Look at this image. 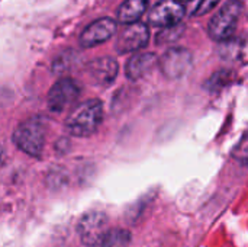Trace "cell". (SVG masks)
Listing matches in <instances>:
<instances>
[{
	"label": "cell",
	"instance_id": "cell-6",
	"mask_svg": "<svg viewBox=\"0 0 248 247\" xmlns=\"http://www.w3.org/2000/svg\"><path fill=\"white\" fill-rule=\"evenodd\" d=\"M80 92L81 87L76 80L70 77L60 79L48 92V108L52 112H62L77 100Z\"/></svg>",
	"mask_w": 248,
	"mask_h": 247
},
{
	"label": "cell",
	"instance_id": "cell-18",
	"mask_svg": "<svg viewBox=\"0 0 248 247\" xmlns=\"http://www.w3.org/2000/svg\"><path fill=\"white\" fill-rule=\"evenodd\" d=\"M3 159H4V151H3V147L0 146V167L3 165Z\"/></svg>",
	"mask_w": 248,
	"mask_h": 247
},
{
	"label": "cell",
	"instance_id": "cell-10",
	"mask_svg": "<svg viewBox=\"0 0 248 247\" xmlns=\"http://www.w3.org/2000/svg\"><path fill=\"white\" fill-rule=\"evenodd\" d=\"M118 70H119V67H118L116 60H113L110 57L96 58V60L90 61L86 67L89 79L94 84H100V86L110 84L116 79Z\"/></svg>",
	"mask_w": 248,
	"mask_h": 247
},
{
	"label": "cell",
	"instance_id": "cell-12",
	"mask_svg": "<svg viewBox=\"0 0 248 247\" xmlns=\"http://www.w3.org/2000/svg\"><path fill=\"white\" fill-rule=\"evenodd\" d=\"M147 7L148 0H125L118 10V19L125 25L138 22V19L147 12Z\"/></svg>",
	"mask_w": 248,
	"mask_h": 247
},
{
	"label": "cell",
	"instance_id": "cell-15",
	"mask_svg": "<svg viewBox=\"0 0 248 247\" xmlns=\"http://www.w3.org/2000/svg\"><path fill=\"white\" fill-rule=\"evenodd\" d=\"M182 32H183V26H182V25H174V26L164 28V29L157 35V44H158V45H163V44L174 42L176 39L180 38Z\"/></svg>",
	"mask_w": 248,
	"mask_h": 247
},
{
	"label": "cell",
	"instance_id": "cell-7",
	"mask_svg": "<svg viewBox=\"0 0 248 247\" xmlns=\"http://www.w3.org/2000/svg\"><path fill=\"white\" fill-rule=\"evenodd\" d=\"M148 39H150V31L145 23L142 22L128 23L118 35L116 49L121 54L135 52L144 48L148 44Z\"/></svg>",
	"mask_w": 248,
	"mask_h": 247
},
{
	"label": "cell",
	"instance_id": "cell-5",
	"mask_svg": "<svg viewBox=\"0 0 248 247\" xmlns=\"http://www.w3.org/2000/svg\"><path fill=\"white\" fill-rule=\"evenodd\" d=\"M78 234L83 245L96 247L109 231V220L105 213L93 211L81 217L78 221Z\"/></svg>",
	"mask_w": 248,
	"mask_h": 247
},
{
	"label": "cell",
	"instance_id": "cell-2",
	"mask_svg": "<svg viewBox=\"0 0 248 247\" xmlns=\"http://www.w3.org/2000/svg\"><path fill=\"white\" fill-rule=\"evenodd\" d=\"M13 143L23 153L39 157L45 146V124L41 118L33 116L20 122L13 132Z\"/></svg>",
	"mask_w": 248,
	"mask_h": 247
},
{
	"label": "cell",
	"instance_id": "cell-4",
	"mask_svg": "<svg viewBox=\"0 0 248 247\" xmlns=\"http://www.w3.org/2000/svg\"><path fill=\"white\" fill-rule=\"evenodd\" d=\"M158 64L166 77L182 79L190 71L193 66V55L187 48L174 47L163 54V57L158 60Z\"/></svg>",
	"mask_w": 248,
	"mask_h": 247
},
{
	"label": "cell",
	"instance_id": "cell-14",
	"mask_svg": "<svg viewBox=\"0 0 248 247\" xmlns=\"http://www.w3.org/2000/svg\"><path fill=\"white\" fill-rule=\"evenodd\" d=\"M131 242V236L125 230H109L103 240L96 247H126Z\"/></svg>",
	"mask_w": 248,
	"mask_h": 247
},
{
	"label": "cell",
	"instance_id": "cell-9",
	"mask_svg": "<svg viewBox=\"0 0 248 247\" xmlns=\"http://www.w3.org/2000/svg\"><path fill=\"white\" fill-rule=\"evenodd\" d=\"M116 32V22L110 17H102L90 23L80 36V44L84 48L94 47L108 41Z\"/></svg>",
	"mask_w": 248,
	"mask_h": 247
},
{
	"label": "cell",
	"instance_id": "cell-16",
	"mask_svg": "<svg viewBox=\"0 0 248 247\" xmlns=\"http://www.w3.org/2000/svg\"><path fill=\"white\" fill-rule=\"evenodd\" d=\"M219 0H192L190 3V15L192 16H202L208 12H211Z\"/></svg>",
	"mask_w": 248,
	"mask_h": 247
},
{
	"label": "cell",
	"instance_id": "cell-13",
	"mask_svg": "<svg viewBox=\"0 0 248 247\" xmlns=\"http://www.w3.org/2000/svg\"><path fill=\"white\" fill-rule=\"evenodd\" d=\"M219 52L222 58L232 60V61L241 60L244 58V54H246V42L241 38H230L221 42Z\"/></svg>",
	"mask_w": 248,
	"mask_h": 247
},
{
	"label": "cell",
	"instance_id": "cell-11",
	"mask_svg": "<svg viewBox=\"0 0 248 247\" xmlns=\"http://www.w3.org/2000/svg\"><path fill=\"white\" fill-rule=\"evenodd\" d=\"M158 63L155 54L153 52H145V54H137L132 55L125 67L126 77L129 80H140L145 77Z\"/></svg>",
	"mask_w": 248,
	"mask_h": 247
},
{
	"label": "cell",
	"instance_id": "cell-8",
	"mask_svg": "<svg viewBox=\"0 0 248 247\" xmlns=\"http://www.w3.org/2000/svg\"><path fill=\"white\" fill-rule=\"evenodd\" d=\"M185 13L186 9L179 0H161L151 9L148 20L153 26L169 28L179 25Z\"/></svg>",
	"mask_w": 248,
	"mask_h": 247
},
{
	"label": "cell",
	"instance_id": "cell-19",
	"mask_svg": "<svg viewBox=\"0 0 248 247\" xmlns=\"http://www.w3.org/2000/svg\"><path fill=\"white\" fill-rule=\"evenodd\" d=\"M179 1H180L182 4H187V3H190L192 0H179Z\"/></svg>",
	"mask_w": 248,
	"mask_h": 247
},
{
	"label": "cell",
	"instance_id": "cell-17",
	"mask_svg": "<svg viewBox=\"0 0 248 247\" xmlns=\"http://www.w3.org/2000/svg\"><path fill=\"white\" fill-rule=\"evenodd\" d=\"M230 76H231V74H230L228 71H219V73L214 74V76H212V79H211L208 83H209L211 89L214 90V89H217V87H218V84H219V86L227 84V82L230 80Z\"/></svg>",
	"mask_w": 248,
	"mask_h": 247
},
{
	"label": "cell",
	"instance_id": "cell-1",
	"mask_svg": "<svg viewBox=\"0 0 248 247\" xmlns=\"http://www.w3.org/2000/svg\"><path fill=\"white\" fill-rule=\"evenodd\" d=\"M103 119V103L99 99H90L77 105L65 121V128L74 137H90L94 134Z\"/></svg>",
	"mask_w": 248,
	"mask_h": 247
},
{
	"label": "cell",
	"instance_id": "cell-3",
	"mask_svg": "<svg viewBox=\"0 0 248 247\" xmlns=\"http://www.w3.org/2000/svg\"><path fill=\"white\" fill-rule=\"evenodd\" d=\"M244 4L241 0H230L221 7L209 22V36L218 42L227 41L234 36L238 19L243 13Z\"/></svg>",
	"mask_w": 248,
	"mask_h": 247
}]
</instances>
